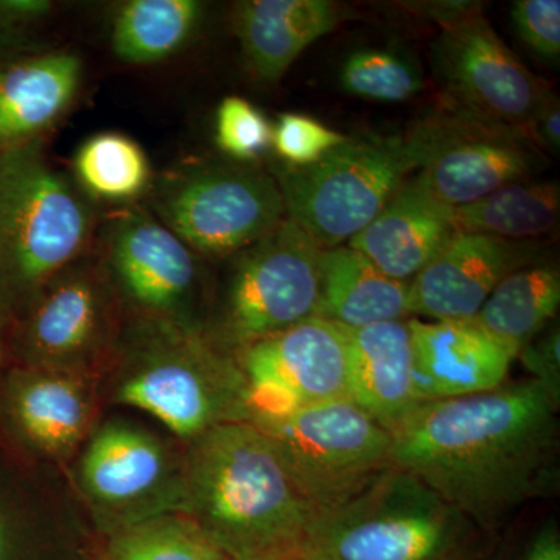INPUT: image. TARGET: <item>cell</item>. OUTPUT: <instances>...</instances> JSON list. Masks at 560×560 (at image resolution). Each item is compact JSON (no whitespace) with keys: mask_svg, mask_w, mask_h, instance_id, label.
I'll use <instances>...</instances> for the list:
<instances>
[{"mask_svg":"<svg viewBox=\"0 0 560 560\" xmlns=\"http://www.w3.org/2000/svg\"><path fill=\"white\" fill-rule=\"evenodd\" d=\"M526 560H560V539L558 530L547 529L537 537L530 547Z\"/></svg>","mask_w":560,"mask_h":560,"instance_id":"cell-38","label":"cell"},{"mask_svg":"<svg viewBox=\"0 0 560 560\" xmlns=\"http://www.w3.org/2000/svg\"><path fill=\"white\" fill-rule=\"evenodd\" d=\"M408 323L420 404L486 393L504 385L514 353L477 318H410Z\"/></svg>","mask_w":560,"mask_h":560,"instance_id":"cell-18","label":"cell"},{"mask_svg":"<svg viewBox=\"0 0 560 560\" xmlns=\"http://www.w3.org/2000/svg\"><path fill=\"white\" fill-rule=\"evenodd\" d=\"M407 136L419 156V173L412 180L448 208L469 205L544 171V151L523 128L458 110L447 108L420 120Z\"/></svg>","mask_w":560,"mask_h":560,"instance_id":"cell-13","label":"cell"},{"mask_svg":"<svg viewBox=\"0 0 560 560\" xmlns=\"http://www.w3.org/2000/svg\"><path fill=\"white\" fill-rule=\"evenodd\" d=\"M77 186L91 200L132 202L149 191L153 176L145 151L117 131L98 132L73 156Z\"/></svg>","mask_w":560,"mask_h":560,"instance_id":"cell-27","label":"cell"},{"mask_svg":"<svg viewBox=\"0 0 560 560\" xmlns=\"http://www.w3.org/2000/svg\"><path fill=\"white\" fill-rule=\"evenodd\" d=\"M456 234L453 208L410 180L348 246L389 278L410 282Z\"/></svg>","mask_w":560,"mask_h":560,"instance_id":"cell-21","label":"cell"},{"mask_svg":"<svg viewBox=\"0 0 560 560\" xmlns=\"http://www.w3.org/2000/svg\"><path fill=\"white\" fill-rule=\"evenodd\" d=\"M408 320L345 327L349 400L389 433L420 405Z\"/></svg>","mask_w":560,"mask_h":560,"instance_id":"cell-20","label":"cell"},{"mask_svg":"<svg viewBox=\"0 0 560 560\" xmlns=\"http://www.w3.org/2000/svg\"><path fill=\"white\" fill-rule=\"evenodd\" d=\"M248 390L249 420L349 399L345 327L319 316L234 353Z\"/></svg>","mask_w":560,"mask_h":560,"instance_id":"cell-15","label":"cell"},{"mask_svg":"<svg viewBox=\"0 0 560 560\" xmlns=\"http://www.w3.org/2000/svg\"><path fill=\"white\" fill-rule=\"evenodd\" d=\"M418 151L407 135L348 138L308 167L276 172L287 219L320 249L355 237L418 171Z\"/></svg>","mask_w":560,"mask_h":560,"instance_id":"cell-6","label":"cell"},{"mask_svg":"<svg viewBox=\"0 0 560 560\" xmlns=\"http://www.w3.org/2000/svg\"><path fill=\"white\" fill-rule=\"evenodd\" d=\"M147 209L200 257L235 256L287 219L270 173L209 161L179 162L153 179Z\"/></svg>","mask_w":560,"mask_h":560,"instance_id":"cell-7","label":"cell"},{"mask_svg":"<svg viewBox=\"0 0 560 560\" xmlns=\"http://www.w3.org/2000/svg\"><path fill=\"white\" fill-rule=\"evenodd\" d=\"M512 21L526 44L545 58L560 55L559 0H518L512 7Z\"/></svg>","mask_w":560,"mask_h":560,"instance_id":"cell-33","label":"cell"},{"mask_svg":"<svg viewBox=\"0 0 560 560\" xmlns=\"http://www.w3.org/2000/svg\"><path fill=\"white\" fill-rule=\"evenodd\" d=\"M249 423L270 440L318 517L393 469L389 431L349 399Z\"/></svg>","mask_w":560,"mask_h":560,"instance_id":"cell-8","label":"cell"},{"mask_svg":"<svg viewBox=\"0 0 560 560\" xmlns=\"http://www.w3.org/2000/svg\"><path fill=\"white\" fill-rule=\"evenodd\" d=\"M83 61L47 49L0 61V151L39 142L72 108Z\"/></svg>","mask_w":560,"mask_h":560,"instance_id":"cell-19","label":"cell"},{"mask_svg":"<svg viewBox=\"0 0 560 560\" xmlns=\"http://www.w3.org/2000/svg\"><path fill=\"white\" fill-rule=\"evenodd\" d=\"M477 526L407 471L389 469L316 518L305 555L323 560H469Z\"/></svg>","mask_w":560,"mask_h":560,"instance_id":"cell-5","label":"cell"},{"mask_svg":"<svg viewBox=\"0 0 560 560\" xmlns=\"http://www.w3.org/2000/svg\"><path fill=\"white\" fill-rule=\"evenodd\" d=\"M103 560H228L186 515H162L109 537Z\"/></svg>","mask_w":560,"mask_h":560,"instance_id":"cell-28","label":"cell"},{"mask_svg":"<svg viewBox=\"0 0 560 560\" xmlns=\"http://www.w3.org/2000/svg\"><path fill=\"white\" fill-rule=\"evenodd\" d=\"M205 5L197 0H130L110 22V49L131 66L156 65L179 54L197 35Z\"/></svg>","mask_w":560,"mask_h":560,"instance_id":"cell-24","label":"cell"},{"mask_svg":"<svg viewBox=\"0 0 560 560\" xmlns=\"http://www.w3.org/2000/svg\"><path fill=\"white\" fill-rule=\"evenodd\" d=\"M27 536L16 514L0 500V560H24Z\"/></svg>","mask_w":560,"mask_h":560,"instance_id":"cell-36","label":"cell"},{"mask_svg":"<svg viewBox=\"0 0 560 560\" xmlns=\"http://www.w3.org/2000/svg\"><path fill=\"white\" fill-rule=\"evenodd\" d=\"M556 408L533 381L423 401L390 431V463L485 525L555 481Z\"/></svg>","mask_w":560,"mask_h":560,"instance_id":"cell-1","label":"cell"},{"mask_svg":"<svg viewBox=\"0 0 560 560\" xmlns=\"http://www.w3.org/2000/svg\"><path fill=\"white\" fill-rule=\"evenodd\" d=\"M559 305L558 267L529 264L501 280L475 318L517 359L555 318Z\"/></svg>","mask_w":560,"mask_h":560,"instance_id":"cell-26","label":"cell"},{"mask_svg":"<svg viewBox=\"0 0 560 560\" xmlns=\"http://www.w3.org/2000/svg\"><path fill=\"white\" fill-rule=\"evenodd\" d=\"M348 139L302 114H282L272 128L271 145L289 167H308Z\"/></svg>","mask_w":560,"mask_h":560,"instance_id":"cell-31","label":"cell"},{"mask_svg":"<svg viewBox=\"0 0 560 560\" xmlns=\"http://www.w3.org/2000/svg\"><path fill=\"white\" fill-rule=\"evenodd\" d=\"M267 117L246 98L230 95L217 109L215 142L224 154L241 162L256 161L271 147Z\"/></svg>","mask_w":560,"mask_h":560,"instance_id":"cell-30","label":"cell"},{"mask_svg":"<svg viewBox=\"0 0 560 560\" xmlns=\"http://www.w3.org/2000/svg\"><path fill=\"white\" fill-rule=\"evenodd\" d=\"M558 183L525 179L506 184L469 205L453 208L456 231L512 242H533L558 230Z\"/></svg>","mask_w":560,"mask_h":560,"instance_id":"cell-25","label":"cell"},{"mask_svg":"<svg viewBox=\"0 0 560 560\" xmlns=\"http://www.w3.org/2000/svg\"><path fill=\"white\" fill-rule=\"evenodd\" d=\"M94 254L128 319L164 320L205 330L200 256L143 206H128L101 223Z\"/></svg>","mask_w":560,"mask_h":560,"instance_id":"cell-10","label":"cell"},{"mask_svg":"<svg viewBox=\"0 0 560 560\" xmlns=\"http://www.w3.org/2000/svg\"><path fill=\"white\" fill-rule=\"evenodd\" d=\"M534 253L533 242L459 232L410 280L411 315L475 318L501 280L529 265Z\"/></svg>","mask_w":560,"mask_h":560,"instance_id":"cell-17","label":"cell"},{"mask_svg":"<svg viewBox=\"0 0 560 560\" xmlns=\"http://www.w3.org/2000/svg\"><path fill=\"white\" fill-rule=\"evenodd\" d=\"M342 90L378 102L410 101L423 90L419 69L393 50L366 49L350 55L340 72Z\"/></svg>","mask_w":560,"mask_h":560,"instance_id":"cell-29","label":"cell"},{"mask_svg":"<svg viewBox=\"0 0 560 560\" xmlns=\"http://www.w3.org/2000/svg\"><path fill=\"white\" fill-rule=\"evenodd\" d=\"M318 316L348 329L411 318L410 282L378 270L350 246L320 253Z\"/></svg>","mask_w":560,"mask_h":560,"instance_id":"cell-23","label":"cell"},{"mask_svg":"<svg viewBox=\"0 0 560 560\" xmlns=\"http://www.w3.org/2000/svg\"><path fill=\"white\" fill-rule=\"evenodd\" d=\"M526 135L541 151L558 154L560 150V105L555 94L545 102L528 127Z\"/></svg>","mask_w":560,"mask_h":560,"instance_id":"cell-35","label":"cell"},{"mask_svg":"<svg viewBox=\"0 0 560 560\" xmlns=\"http://www.w3.org/2000/svg\"><path fill=\"white\" fill-rule=\"evenodd\" d=\"M101 221L58 171L43 140L0 151V302L18 312L58 272L94 250Z\"/></svg>","mask_w":560,"mask_h":560,"instance_id":"cell-4","label":"cell"},{"mask_svg":"<svg viewBox=\"0 0 560 560\" xmlns=\"http://www.w3.org/2000/svg\"><path fill=\"white\" fill-rule=\"evenodd\" d=\"M431 61L445 106L477 119L525 130L552 95L481 10L442 27L431 46Z\"/></svg>","mask_w":560,"mask_h":560,"instance_id":"cell-14","label":"cell"},{"mask_svg":"<svg viewBox=\"0 0 560 560\" xmlns=\"http://www.w3.org/2000/svg\"><path fill=\"white\" fill-rule=\"evenodd\" d=\"M75 481L92 522L108 537L162 515H183L184 453L136 423L109 420L92 431Z\"/></svg>","mask_w":560,"mask_h":560,"instance_id":"cell-12","label":"cell"},{"mask_svg":"<svg viewBox=\"0 0 560 560\" xmlns=\"http://www.w3.org/2000/svg\"><path fill=\"white\" fill-rule=\"evenodd\" d=\"M415 10H419L423 16L430 18L431 21H436L441 27H447V25L470 16L475 11H480L481 5L474 2H427L418 3Z\"/></svg>","mask_w":560,"mask_h":560,"instance_id":"cell-37","label":"cell"},{"mask_svg":"<svg viewBox=\"0 0 560 560\" xmlns=\"http://www.w3.org/2000/svg\"><path fill=\"white\" fill-rule=\"evenodd\" d=\"M54 10L49 0H0V61L49 49L40 32Z\"/></svg>","mask_w":560,"mask_h":560,"instance_id":"cell-32","label":"cell"},{"mask_svg":"<svg viewBox=\"0 0 560 560\" xmlns=\"http://www.w3.org/2000/svg\"><path fill=\"white\" fill-rule=\"evenodd\" d=\"M340 21V7L329 0H245L232 13L245 60L264 83H278L302 51Z\"/></svg>","mask_w":560,"mask_h":560,"instance_id":"cell-22","label":"cell"},{"mask_svg":"<svg viewBox=\"0 0 560 560\" xmlns=\"http://www.w3.org/2000/svg\"><path fill=\"white\" fill-rule=\"evenodd\" d=\"M98 375L20 366L7 375L0 408L33 455L66 463L86 444L98 411Z\"/></svg>","mask_w":560,"mask_h":560,"instance_id":"cell-16","label":"cell"},{"mask_svg":"<svg viewBox=\"0 0 560 560\" xmlns=\"http://www.w3.org/2000/svg\"><path fill=\"white\" fill-rule=\"evenodd\" d=\"M323 249L290 219L235 254L223 300L206 335L238 350L318 316Z\"/></svg>","mask_w":560,"mask_h":560,"instance_id":"cell-9","label":"cell"},{"mask_svg":"<svg viewBox=\"0 0 560 560\" xmlns=\"http://www.w3.org/2000/svg\"><path fill=\"white\" fill-rule=\"evenodd\" d=\"M294 560H323V559L316 558V556H312V555H304V556H301V558H298Z\"/></svg>","mask_w":560,"mask_h":560,"instance_id":"cell-39","label":"cell"},{"mask_svg":"<svg viewBox=\"0 0 560 560\" xmlns=\"http://www.w3.org/2000/svg\"><path fill=\"white\" fill-rule=\"evenodd\" d=\"M125 324L119 298L92 250L21 308L13 346L21 366L98 375L116 355Z\"/></svg>","mask_w":560,"mask_h":560,"instance_id":"cell-11","label":"cell"},{"mask_svg":"<svg viewBox=\"0 0 560 560\" xmlns=\"http://www.w3.org/2000/svg\"><path fill=\"white\" fill-rule=\"evenodd\" d=\"M184 511L228 560H294L311 544L316 512L270 440L231 422L187 442Z\"/></svg>","mask_w":560,"mask_h":560,"instance_id":"cell-2","label":"cell"},{"mask_svg":"<svg viewBox=\"0 0 560 560\" xmlns=\"http://www.w3.org/2000/svg\"><path fill=\"white\" fill-rule=\"evenodd\" d=\"M526 370L533 374V382L539 383L552 404L558 407L560 399V334L551 330L544 337L534 338L518 352Z\"/></svg>","mask_w":560,"mask_h":560,"instance_id":"cell-34","label":"cell"},{"mask_svg":"<svg viewBox=\"0 0 560 560\" xmlns=\"http://www.w3.org/2000/svg\"><path fill=\"white\" fill-rule=\"evenodd\" d=\"M109 366L110 401L153 416L183 441L223 423L248 422L241 366L205 330L127 318Z\"/></svg>","mask_w":560,"mask_h":560,"instance_id":"cell-3","label":"cell"}]
</instances>
